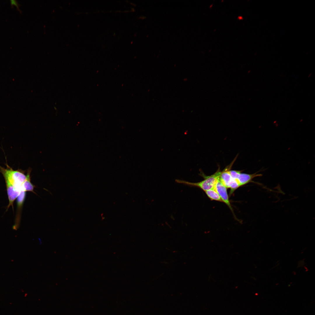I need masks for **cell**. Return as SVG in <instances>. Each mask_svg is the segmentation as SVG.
Listing matches in <instances>:
<instances>
[{"label":"cell","instance_id":"obj_1","mask_svg":"<svg viewBox=\"0 0 315 315\" xmlns=\"http://www.w3.org/2000/svg\"><path fill=\"white\" fill-rule=\"evenodd\" d=\"M6 168L0 165V172L3 175L5 181H7L12 185L19 192L22 190V185L27 178L25 174V171L20 169L14 170L8 164H5Z\"/></svg>","mask_w":315,"mask_h":315},{"label":"cell","instance_id":"obj_2","mask_svg":"<svg viewBox=\"0 0 315 315\" xmlns=\"http://www.w3.org/2000/svg\"><path fill=\"white\" fill-rule=\"evenodd\" d=\"M221 172L219 168L214 174L208 176H205L203 173L200 172V175L203 177L204 179L198 182L192 183L178 179H176L175 181L178 183L182 184L190 187H198L205 191L214 188Z\"/></svg>","mask_w":315,"mask_h":315},{"label":"cell","instance_id":"obj_3","mask_svg":"<svg viewBox=\"0 0 315 315\" xmlns=\"http://www.w3.org/2000/svg\"><path fill=\"white\" fill-rule=\"evenodd\" d=\"M214 188L220 196L222 202L225 203L233 212V210L229 200L227 188L222 183L219 179V177L218 178Z\"/></svg>","mask_w":315,"mask_h":315},{"label":"cell","instance_id":"obj_4","mask_svg":"<svg viewBox=\"0 0 315 315\" xmlns=\"http://www.w3.org/2000/svg\"><path fill=\"white\" fill-rule=\"evenodd\" d=\"M26 192L21 190L17 197V210L15 222L13 229L16 230L19 226L20 222L21 209L26 197Z\"/></svg>","mask_w":315,"mask_h":315},{"label":"cell","instance_id":"obj_5","mask_svg":"<svg viewBox=\"0 0 315 315\" xmlns=\"http://www.w3.org/2000/svg\"><path fill=\"white\" fill-rule=\"evenodd\" d=\"M259 172V171L251 174L242 173L241 172L238 178L235 180L237 181L240 186H243L251 182H252V180L254 178L262 176V174H258Z\"/></svg>","mask_w":315,"mask_h":315},{"label":"cell","instance_id":"obj_6","mask_svg":"<svg viewBox=\"0 0 315 315\" xmlns=\"http://www.w3.org/2000/svg\"><path fill=\"white\" fill-rule=\"evenodd\" d=\"M233 163L221 172L219 177L220 181L226 188H229L230 184L233 179L230 174V171Z\"/></svg>","mask_w":315,"mask_h":315},{"label":"cell","instance_id":"obj_7","mask_svg":"<svg viewBox=\"0 0 315 315\" xmlns=\"http://www.w3.org/2000/svg\"><path fill=\"white\" fill-rule=\"evenodd\" d=\"M31 170L30 168H29L27 170L26 174L27 178L22 185V190L26 192L27 191L32 192L36 194L34 190L35 186L31 182L30 174Z\"/></svg>","mask_w":315,"mask_h":315},{"label":"cell","instance_id":"obj_8","mask_svg":"<svg viewBox=\"0 0 315 315\" xmlns=\"http://www.w3.org/2000/svg\"><path fill=\"white\" fill-rule=\"evenodd\" d=\"M204 192L207 196L211 200L223 202L220 196L214 188Z\"/></svg>","mask_w":315,"mask_h":315},{"label":"cell","instance_id":"obj_9","mask_svg":"<svg viewBox=\"0 0 315 315\" xmlns=\"http://www.w3.org/2000/svg\"><path fill=\"white\" fill-rule=\"evenodd\" d=\"M241 171L231 170L230 171V173L232 178L234 179H236L238 177Z\"/></svg>","mask_w":315,"mask_h":315},{"label":"cell","instance_id":"obj_10","mask_svg":"<svg viewBox=\"0 0 315 315\" xmlns=\"http://www.w3.org/2000/svg\"><path fill=\"white\" fill-rule=\"evenodd\" d=\"M10 4L12 7H13L14 6H16L17 7V9L18 11H20V9L19 8V5L18 2L15 0H10Z\"/></svg>","mask_w":315,"mask_h":315}]
</instances>
